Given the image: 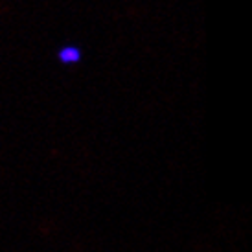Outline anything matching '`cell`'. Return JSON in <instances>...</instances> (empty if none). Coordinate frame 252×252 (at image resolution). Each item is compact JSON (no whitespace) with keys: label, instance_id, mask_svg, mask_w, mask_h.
I'll use <instances>...</instances> for the list:
<instances>
[{"label":"cell","instance_id":"obj_1","mask_svg":"<svg viewBox=\"0 0 252 252\" xmlns=\"http://www.w3.org/2000/svg\"><path fill=\"white\" fill-rule=\"evenodd\" d=\"M79 57H81V54H79V50L77 48H72V46H66V48L61 50V54H59V59L63 61V63H77L79 61Z\"/></svg>","mask_w":252,"mask_h":252}]
</instances>
